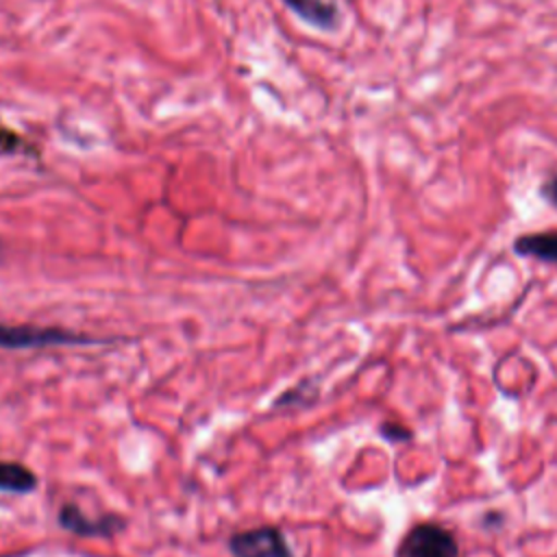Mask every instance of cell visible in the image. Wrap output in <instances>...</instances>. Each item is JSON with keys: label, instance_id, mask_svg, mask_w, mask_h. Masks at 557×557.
<instances>
[{"label": "cell", "instance_id": "obj_1", "mask_svg": "<svg viewBox=\"0 0 557 557\" xmlns=\"http://www.w3.org/2000/svg\"><path fill=\"white\" fill-rule=\"evenodd\" d=\"M109 337H94L57 326H33V324H0V348H48V346H94L109 344Z\"/></svg>", "mask_w": 557, "mask_h": 557}, {"label": "cell", "instance_id": "obj_2", "mask_svg": "<svg viewBox=\"0 0 557 557\" xmlns=\"http://www.w3.org/2000/svg\"><path fill=\"white\" fill-rule=\"evenodd\" d=\"M396 557H459V544L442 524L420 522L400 540Z\"/></svg>", "mask_w": 557, "mask_h": 557}, {"label": "cell", "instance_id": "obj_3", "mask_svg": "<svg viewBox=\"0 0 557 557\" xmlns=\"http://www.w3.org/2000/svg\"><path fill=\"white\" fill-rule=\"evenodd\" d=\"M228 548L235 557H294L283 533L274 527L239 531L228 537Z\"/></svg>", "mask_w": 557, "mask_h": 557}, {"label": "cell", "instance_id": "obj_4", "mask_svg": "<svg viewBox=\"0 0 557 557\" xmlns=\"http://www.w3.org/2000/svg\"><path fill=\"white\" fill-rule=\"evenodd\" d=\"M59 524L74 533V535H83V537H107L113 535L117 531H122L126 527V520L120 518L117 513H104L100 518H87L76 505L67 503L59 509Z\"/></svg>", "mask_w": 557, "mask_h": 557}, {"label": "cell", "instance_id": "obj_5", "mask_svg": "<svg viewBox=\"0 0 557 557\" xmlns=\"http://www.w3.org/2000/svg\"><path fill=\"white\" fill-rule=\"evenodd\" d=\"M283 4L313 28L333 30L339 24V9L329 0H283Z\"/></svg>", "mask_w": 557, "mask_h": 557}, {"label": "cell", "instance_id": "obj_6", "mask_svg": "<svg viewBox=\"0 0 557 557\" xmlns=\"http://www.w3.org/2000/svg\"><path fill=\"white\" fill-rule=\"evenodd\" d=\"M513 252L544 263H557V231L527 233L513 239Z\"/></svg>", "mask_w": 557, "mask_h": 557}, {"label": "cell", "instance_id": "obj_7", "mask_svg": "<svg viewBox=\"0 0 557 557\" xmlns=\"http://www.w3.org/2000/svg\"><path fill=\"white\" fill-rule=\"evenodd\" d=\"M37 487V476L30 468L17 461H2L0 459V492L11 494H28Z\"/></svg>", "mask_w": 557, "mask_h": 557}, {"label": "cell", "instance_id": "obj_8", "mask_svg": "<svg viewBox=\"0 0 557 557\" xmlns=\"http://www.w3.org/2000/svg\"><path fill=\"white\" fill-rule=\"evenodd\" d=\"M318 398V389L313 387V381H302L298 387L287 389L281 398H276L274 407L281 405H298V407H307L309 403H313Z\"/></svg>", "mask_w": 557, "mask_h": 557}, {"label": "cell", "instance_id": "obj_9", "mask_svg": "<svg viewBox=\"0 0 557 557\" xmlns=\"http://www.w3.org/2000/svg\"><path fill=\"white\" fill-rule=\"evenodd\" d=\"M381 435L389 442H407L411 440V431L405 429L403 424H394V422H383L381 424Z\"/></svg>", "mask_w": 557, "mask_h": 557}, {"label": "cell", "instance_id": "obj_10", "mask_svg": "<svg viewBox=\"0 0 557 557\" xmlns=\"http://www.w3.org/2000/svg\"><path fill=\"white\" fill-rule=\"evenodd\" d=\"M540 194L544 196L546 202H550L553 207H557V174H553L550 178L544 181V185L540 187Z\"/></svg>", "mask_w": 557, "mask_h": 557}, {"label": "cell", "instance_id": "obj_11", "mask_svg": "<svg viewBox=\"0 0 557 557\" xmlns=\"http://www.w3.org/2000/svg\"><path fill=\"white\" fill-rule=\"evenodd\" d=\"M0 252H2V242H0Z\"/></svg>", "mask_w": 557, "mask_h": 557}]
</instances>
